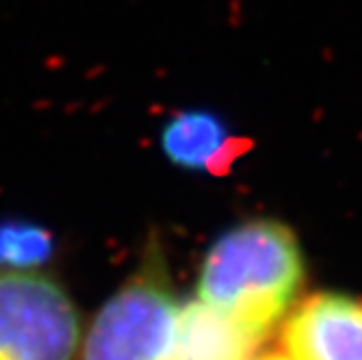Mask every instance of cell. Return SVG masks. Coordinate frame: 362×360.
I'll list each match as a JSON object with an SVG mask.
<instances>
[{"mask_svg": "<svg viewBox=\"0 0 362 360\" xmlns=\"http://www.w3.org/2000/svg\"><path fill=\"white\" fill-rule=\"evenodd\" d=\"M304 254L276 219H247L219 235L202 258L197 300L267 337L298 304Z\"/></svg>", "mask_w": 362, "mask_h": 360, "instance_id": "obj_1", "label": "cell"}, {"mask_svg": "<svg viewBox=\"0 0 362 360\" xmlns=\"http://www.w3.org/2000/svg\"><path fill=\"white\" fill-rule=\"evenodd\" d=\"M182 304L165 254L150 241L137 269L100 306L81 341L83 360H180Z\"/></svg>", "mask_w": 362, "mask_h": 360, "instance_id": "obj_2", "label": "cell"}, {"mask_svg": "<svg viewBox=\"0 0 362 360\" xmlns=\"http://www.w3.org/2000/svg\"><path fill=\"white\" fill-rule=\"evenodd\" d=\"M81 315L65 286L40 272H0V360H76Z\"/></svg>", "mask_w": 362, "mask_h": 360, "instance_id": "obj_3", "label": "cell"}, {"mask_svg": "<svg viewBox=\"0 0 362 360\" xmlns=\"http://www.w3.org/2000/svg\"><path fill=\"white\" fill-rule=\"evenodd\" d=\"M284 356L291 360H362V300L321 291L284 317Z\"/></svg>", "mask_w": 362, "mask_h": 360, "instance_id": "obj_4", "label": "cell"}, {"mask_svg": "<svg viewBox=\"0 0 362 360\" xmlns=\"http://www.w3.org/2000/svg\"><path fill=\"white\" fill-rule=\"evenodd\" d=\"M250 141L237 137L209 111L176 113L160 130V148L176 168L226 174L250 150Z\"/></svg>", "mask_w": 362, "mask_h": 360, "instance_id": "obj_5", "label": "cell"}, {"mask_svg": "<svg viewBox=\"0 0 362 360\" xmlns=\"http://www.w3.org/2000/svg\"><path fill=\"white\" fill-rule=\"evenodd\" d=\"M262 339V335L200 300L182 304L178 332L180 360H252Z\"/></svg>", "mask_w": 362, "mask_h": 360, "instance_id": "obj_6", "label": "cell"}, {"mask_svg": "<svg viewBox=\"0 0 362 360\" xmlns=\"http://www.w3.org/2000/svg\"><path fill=\"white\" fill-rule=\"evenodd\" d=\"M54 254L52 233L26 219L0 221V272H40Z\"/></svg>", "mask_w": 362, "mask_h": 360, "instance_id": "obj_7", "label": "cell"}, {"mask_svg": "<svg viewBox=\"0 0 362 360\" xmlns=\"http://www.w3.org/2000/svg\"><path fill=\"white\" fill-rule=\"evenodd\" d=\"M252 360H291L284 354H269V356H260V358H252Z\"/></svg>", "mask_w": 362, "mask_h": 360, "instance_id": "obj_8", "label": "cell"}]
</instances>
